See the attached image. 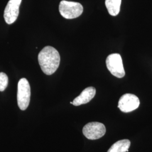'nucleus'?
<instances>
[{
  "instance_id": "f257e3e1",
  "label": "nucleus",
  "mask_w": 152,
  "mask_h": 152,
  "mask_svg": "<svg viewBox=\"0 0 152 152\" xmlns=\"http://www.w3.org/2000/svg\"><path fill=\"white\" fill-rule=\"evenodd\" d=\"M38 63L45 74L51 75L58 69L60 62L59 52L52 46L45 47L38 55Z\"/></svg>"
},
{
  "instance_id": "f03ea898",
  "label": "nucleus",
  "mask_w": 152,
  "mask_h": 152,
  "mask_svg": "<svg viewBox=\"0 0 152 152\" xmlns=\"http://www.w3.org/2000/svg\"><path fill=\"white\" fill-rule=\"evenodd\" d=\"M59 9L61 15L67 19L78 18L83 11V6L80 3L65 0L60 2Z\"/></svg>"
},
{
  "instance_id": "7ed1b4c3",
  "label": "nucleus",
  "mask_w": 152,
  "mask_h": 152,
  "mask_svg": "<svg viewBox=\"0 0 152 152\" xmlns=\"http://www.w3.org/2000/svg\"><path fill=\"white\" fill-rule=\"evenodd\" d=\"M31 98V87L29 82L25 78H22L18 84L17 102L19 108L22 110L27 108Z\"/></svg>"
},
{
  "instance_id": "20e7f679",
  "label": "nucleus",
  "mask_w": 152,
  "mask_h": 152,
  "mask_svg": "<svg viewBox=\"0 0 152 152\" xmlns=\"http://www.w3.org/2000/svg\"><path fill=\"white\" fill-rule=\"evenodd\" d=\"M106 65L109 71L115 77L121 78L125 76L122 59L119 54L109 55L106 59Z\"/></svg>"
},
{
  "instance_id": "39448f33",
  "label": "nucleus",
  "mask_w": 152,
  "mask_h": 152,
  "mask_svg": "<svg viewBox=\"0 0 152 152\" xmlns=\"http://www.w3.org/2000/svg\"><path fill=\"white\" fill-rule=\"evenodd\" d=\"M85 136L90 140H96L101 138L106 132L104 124L98 122H92L85 125L82 130Z\"/></svg>"
},
{
  "instance_id": "423d86ee",
  "label": "nucleus",
  "mask_w": 152,
  "mask_h": 152,
  "mask_svg": "<svg viewBox=\"0 0 152 152\" xmlns=\"http://www.w3.org/2000/svg\"><path fill=\"white\" fill-rule=\"evenodd\" d=\"M140 100L136 95L132 94H125L120 98L118 108L125 113L131 112L139 107Z\"/></svg>"
},
{
  "instance_id": "0eeeda50",
  "label": "nucleus",
  "mask_w": 152,
  "mask_h": 152,
  "mask_svg": "<svg viewBox=\"0 0 152 152\" xmlns=\"http://www.w3.org/2000/svg\"><path fill=\"white\" fill-rule=\"evenodd\" d=\"M22 0H10L6 6L4 17L6 23L11 24L15 22L19 14Z\"/></svg>"
},
{
  "instance_id": "6e6552de",
  "label": "nucleus",
  "mask_w": 152,
  "mask_h": 152,
  "mask_svg": "<svg viewBox=\"0 0 152 152\" xmlns=\"http://www.w3.org/2000/svg\"><path fill=\"white\" fill-rule=\"evenodd\" d=\"M96 94V89L94 87L86 88L81 94L74 99L72 102L75 106H79L82 104H85L90 102Z\"/></svg>"
},
{
  "instance_id": "1a4fd4ad",
  "label": "nucleus",
  "mask_w": 152,
  "mask_h": 152,
  "mask_svg": "<svg viewBox=\"0 0 152 152\" xmlns=\"http://www.w3.org/2000/svg\"><path fill=\"white\" fill-rule=\"evenodd\" d=\"M131 145V142L128 139H123L115 142L109 149L107 152H127Z\"/></svg>"
},
{
  "instance_id": "9d476101",
  "label": "nucleus",
  "mask_w": 152,
  "mask_h": 152,
  "mask_svg": "<svg viewBox=\"0 0 152 152\" xmlns=\"http://www.w3.org/2000/svg\"><path fill=\"white\" fill-rule=\"evenodd\" d=\"M122 0H105V6L109 14L112 16H117L120 11Z\"/></svg>"
},
{
  "instance_id": "9b49d317",
  "label": "nucleus",
  "mask_w": 152,
  "mask_h": 152,
  "mask_svg": "<svg viewBox=\"0 0 152 152\" xmlns=\"http://www.w3.org/2000/svg\"><path fill=\"white\" fill-rule=\"evenodd\" d=\"M9 79L7 75L4 72H0V91H4L7 87Z\"/></svg>"
},
{
  "instance_id": "f8f14e48",
  "label": "nucleus",
  "mask_w": 152,
  "mask_h": 152,
  "mask_svg": "<svg viewBox=\"0 0 152 152\" xmlns=\"http://www.w3.org/2000/svg\"><path fill=\"white\" fill-rule=\"evenodd\" d=\"M70 103L71 104H73V102H71V103Z\"/></svg>"
}]
</instances>
